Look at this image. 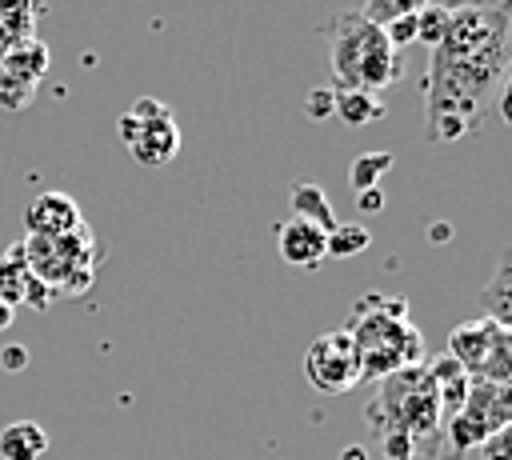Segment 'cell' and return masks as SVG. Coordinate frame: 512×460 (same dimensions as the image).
Wrapping results in <instances>:
<instances>
[{
    "instance_id": "cell-3",
    "label": "cell",
    "mask_w": 512,
    "mask_h": 460,
    "mask_svg": "<svg viewBox=\"0 0 512 460\" xmlns=\"http://www.w3.org/2000/svg\"><path fill=\"white\" fill-rule=\"evenodd\" d=\"M320 40H328V60H332V88H360V92H384L400 80L404 60L400 52L384 40V28L364 20L356 12H336L316 28Z\"/></svg>"
},
{
    "instance_id": "cell-29",
    "label": "cell",
    "mask_w": 512,
    "mask_h": 460,
    "mask_svg": "<svg viewBox=\"0 0 512 460\" xmlns=\"http://www.w3.org/2000/svg\"><path fill=\"white\" fill-rule=\"evenodd\" d=\"M356 208H360L364 216L384 212V188H364V192H356Z\"/></svg>"
},
{
    "instance_id": "cell-22",
    "label": "cell",
    "mask_w": 512,
    "mask_h": 460,
    "mask_svg": "<svg viewBox=\"0 0 512 460\" xmlns=\"http://www.w3.org/2000/svg\"><path fill=\"white\" fill-rule=\"evenodd\" d=\"M16 300H24L28 308H36V312H44L48 308V300H52V284H44L40 276H32V272H24V280H20V296Z\"/></svg>"
},
{
    "instance_id": "cell-24",
    "label": "cell",
    "mask_w": 512,
    "mask_h": 460,
    "mask_svg": "<svg viewBox=\"0 0 512 460\" xmlns=\"http://www.w3.org/2000/svg\"><path fill=\"white\" fill-rule=\"evenodd\" d=\"M384 40L400 52V48H408V44H416V16H400V20H388L384 24Z\"/></svg>"
},
{
    "instance_id": "cell-26",
    "label": "cell",
    "mask_w": 512,
    "mask_h": 460,
    "mask_svg": "<svg viewBox=\"0 0 512 460\" xmlns=\"http://www.w3.org/2000/svg\"><path fill=\"white\" fill-rule=\"evenodd\" d=\"M508 444H512V432L500 428V432H492V436L480 444V456H484V460H512V456H508Z\"/></svg>"
},
{
    "instance_id": "cell-1",
    "label": "cell",
    "mask_w": 512,
    "mask_h": 460,
    "mask_svg": "<svg viewBox=\"0 0 512 460\" xmlns=\"http://www.w3.org/2000/svg\"><path fill=\"white\" fill-rule=\"evenodd\" d=\"M508 88V48L500 52H428L424 72V136L448 144L472 136L496 112Z\"/></svg>"
},
{
    "instance_id": "cell-23",
    "label": "cell",
    "mask_w": 512,
    "mask_h": 460,
    "mask_svg": "<svg viewBox=\"0 0 512 460\" xmlns=\"http://www.w3.org/2000/svg\"><path fill=\"white\" fill-rule=\"evenodd\" d=\"M376 444H380L384 460H416V456H420V452H416V444H412L404 432H380V436H376Z\"/></svg>"
},
{
    "instance_id": "cell-18",
    "label": "cell",
    "mask_w": 512,
    "mask_h": 460,
    "mask_svg": "<svg viewBox=\"0 0 512 460\" xmlns=\"http://www.w3.org/2000/svg\"><path fill=\"white\" fill-rule=\"evenodd\" d=\"M392 164H396L392 152H364V156H356V160L348 164V184H352V192L380 188V180H384V172H388Z\"/></svg>"
},
{
    "instance_id": "cell-7",
    "label": "cell",
    "mask_w": 512,
    "mask_h": 460,
    "mask_svg": "<svg viewBox=\"0 0 512 460\" xmlns=\"http://www.w3.org/2000/svg\"><path fill=\"white\" fill-rule=\"evenodd\" d=\"M44 68H48V44L44 40L32 36V40L8 48L0 60V108H12V112L24 108L36 92Z\"/></svg>"
},
{
    "instance_id": "cell-28",
    "label": "cell",
    "mask_w": 512,
    "mask_h": 460,
    "mask_svg": "<svg viewBox=\"0 0 512 460\" xmlns=\"http://www.w3.org/2000/svg\"><path fill=\"white\" fill-rule=\"evenodd\" d=\"M0 368L12 372V376L24 372V368H28V348H24V344H4V348H0Z\"/></svg>"
},
{
    "instance_id": "cell-33",
    "label": "cell",
    "mask_w": 512,
    "mask_h": 460,
    "mask_svg": "<svg viewBox=\"0 0 512 460\" xmlns=\"http://www.w3.org/2000/svg\"><path fill=\"white\" fill-rule=\"evenodd\" d=\"M12 44H8V36H4V28H0V60H4V52H8Z\"/></svg>"
},
{
    "instance_id": "cell-32",
    "label": "cell",
    "mask_w": 512,
    "mask_h": 460,
    "mask_svg": "<svg viewBox=\"0 0 512 460\" xmlns=\"http://www.w3.org/2000/svg\"><path fill=\"white\" fill-rule=\"evenodd\" d=\"M8 324H12V304H4V300H0V332H4Z\"/></svg>"
},
{
    "instance_id": "cell-8",
    "label": "cell",
    "mask_w": 512,
    "mask_h": 460,
    "mask_svg": "<svg viewBox=\"0 0 512 460\" xmlns=\"http://www.w3.org/2000/svg\"><path fill=\"white\" fill-rule=\"evenodd\" d=\"M116 128H120V140L128 144V152L148 168H160L180 152V124L172 112H164L156 120H132L124 112Z\"/></svg>"
},
{
    "instance_id": "cell-2",
    "label": "cell",
    "mask_w": 512,
    "mask_h": 460,
    "mask_svg": "<svg viewBox=\"0 0 512 460\" xmlns=\"http://www.w3.org/2000/svg\"><path fill=\"white\" fill-rule=\"evenodd\" d=\"M344 332L352 336L360 372L368 380H384L400 368L424 364V336L412 324L404 296H376V292L360 296Z\"/></svg>"
},
{
    "instance_id": "cell-30",
    "label": "cell",
    "mask_w": 512,
    "mask_h": 460,
    "mask_svg": "<svg viewBox=\"0 0 512 460\" xmlns=\"http://www.w3.org/2000/svg\"><path fill=\"white\" fill-rule=\"evenodd\" d=\"M428 236H432V244H448L452 240V224H432Z\"/></svg>"
},
{
    "instance_id": "cell-19",
    "label": "cell",
    "mask_w": 512,
    "mask_h": 460,
    "mask_svg": "<svg viewBox=\"0 0 512 460\" xmlns=\"http://www.w3.org/2000/svg\"><path fill=\"white\" fill-rule=\"evenodd\" d=\"M368 244H372V236H368V228H364V224H336V228L328 232V240H324V256L348 260V256L364 252Z\"/></svg>"
},
{
    "instance_id": "cell-12",
    "label": "cell",
    "mask_w": 512,
    "mask_h": 460,
    "mask_svg": "<svg viewBox=\"0 0 512 460\" xmlns=\"http://www.w3.org/2000/svg\"><path fill=\"white\" fill-rule=\"evenodd\" d=\"M424 368H428L432 388H436V400H440V420H452V416L464 408V400H468V384H472V376H468L448 352L436 356V360H428Z\"/></svg>"
},
{
    "instance_id": "cell-11",
    "label": "cell",
    "mask_w": 512,
    "mask_h": 460,
    "mask_svg": "<svg viewBox=\"0 0 512 460\" xmlns=\"http://www.w3.org/2000/svg\"><path fill=\"white\" fill-rule=\"evenodd\" d=\"M460 412H468V416H472L476 424H484V432L492 436V432L508 428V416H512V392H508V384H492V380H476V376H472V384H468V400H464Z\"/></svg>"
},
{
    "instance_id": "cell-6",
    "label": "cell",
    "mask_w": 512,
    "mask_h": 460,
    "mask_svg": "<svg viewBox=\"0 0 512 460\" xmlns=\"http://www.w3.org/2000/svg\"><path fill=\"white\" fill-rule=\"evenodd\" d=\"M304 380L324 392V396H340V392H352L364 372H360V356H356V344L344 328L336 332H324L308 344L304 352Z\"/></svg>"
},
{
    "instance_id": "cell-10",
    "label": "cell",
    "mask_w": 512,
    "mask_h": 460,
    "mask_svg": "<svg viewBox=\"0 0 512 460\" xmlns=\"http://www.w3.org/2000/svg\"><path fill=\"white\" fill-rule=\"evenodd\" d=\"M324 240L328 232L300 220V216H288L280 228H276V248H280V260L292 264V268H316L324 260Z\"/></svg>"
},
{
    "instance_id": "cell-25",
    "label": "cell",
    "mask_w": 512,
    "mask_h": 460,
    "mask_svg": "<svg viewBox=\"0 0 512 460\" xmlns=\"http://www.w3.org/2000/svg\"><path fill=\"white\" fill-rule=\"evenodd\" d=\"M304 108H308V120H328L332 116V88H312Z\"/></svg>"
},
{
    "instance_id": "cell-31",
    "label": "cell",
    "mask_w": 512,
    "mask_h": 460,
    "mask_svg": "<svg viewBox=\"0 0 512 460\" xmlns=\"http://www.w3.org/2000/svg\"><path fill=\"white\" fill-rule=\"evenodd\" d=\"M340 460H368V452H364L360 444H352V448H344V452H340Z\"/></svg>"
},
{
    "instance_id": "cell-16",
    "label": "cell",
    "mask_w": 512,
    "mask_h": 460,
    "mask_svg": "<svg viewBox=\"0 0 512 460\" xmlns=\"http://www.w3.org/2000/svg\"><path fill=\"white\" fill-rule=\"evenodd\" d=\"M508 280H512V268H508V252H504V256H500V264H496V272H492V280H488V284H484V292H480V304H484V312H480V316H488V320H496V324H504V328H508V320H512Z\"/></svg>"
},
{
    "instance_id": "cell-9",
    "label": "cell",
    "mask_w": 512,
    "mask_h": 460,
    "mask_svg": "<svg viewBox=\"0 0 512 460\" xmlns=\"http://www.w3.org/2000/svg\"><path fill=\"white\" fill-rule=\"evenodd\" d=\"M24 224H28V236L60 240V236L76 232L84 220H80V208H76L72 196H64V192H40V196L24 208Z\"/></svg>"
},
{
    "instance_id": "cell-15",
    "label": "cell",
    "mask_w": 512,
    "mask_h": 460,
    "mask_svg": "<svg viewBox=\"0 0 512 460\" xmlns=\"http://www.w3.org/2000/svg\"><path fill=\"white\" fill-rule=\"evenodd\" d=\"M288 204H292V216H300V220H308V224H316V228H324V232L336 228L332 204H328V196H324L320 184H312V180H296L292 192H288Z\"/></svg>"
},
{
    "instance_id": "cell-27",
    "label": "cell",
    "mask_w": 512,
    "mask_h": 460,
    "mask_svg": "<svg viewBox=\"0 0 512 460\" xmlns=\"http://www.w3.org/2000/svg\"><path fill=\"white\" fill-rule=\"evenodd\" d=\"M164 112H172L164 100H156V96H140L132 108H128V116L132 120H156V116H164Z\"/></svg>"
},
{
    "instance_id": "cell-14",
    "label": "cell",
    "mask_w": 512,
    "mask_h": 460,
    "mask_svg": "<svg viewBox=\"0 0 512 460\" xmlns=\"http://www.w3.org/2000/svg\"><path fill=\"white\" fill-rule=\"evenodd\" d=\"M332 116H340L344 124L360 128V124L384 120V116H388V108H384V96H376V92H360V88H332Z\"/></svg>"
},
{
    "instance_id": "cell-4",
    "label": "cell",
    "mask_w": 512,
    "mask_h": 460,
    "mask_svg": "<svg viewBox=\"0 0 512 460\" xmlns=\"http://www.w3.org/2000/svg\"><path fill=\"white\" fill-rule=\"evenodd\" d=\"M372 432H404L420 456H440V400L432 388V376L424 364L400 368L384 380H376V392L364 408Z\"/></svg>"
},
{
    "instance_id": "cell-13",
    "label": "cell",
    "mask_w": 512,
    "mask_h": 460,
    "mask_svg": "<svg viewBox=\"0 0 512 460\" xmlns=\"http://www.w3.org/2000/svg\"><path fill=\"white\" fill-rule=\"evenodd\" d=\"M48 452V432L36 420H12L0 428V460H40Z\"/></svg>"
},
{
    "instance_id": "cell-20",
    "label": "cell",
    "mask_w": 512,
    "mask_h": 460,
    "mask_svg": "<svg viewBox=\"0 0 512 460\" xmlns=\"http://www.w3.org/2000/svg\"><path fill=\"white\" fill-rule=\"evenodd\" d=\"M424 4H432V0H364L360 16L384 28L388 20H400V16H416Z\"/></svg>"
},
{
    "instance_id": "cell-21",
    "label": "cell",
    "mask_w": 512,
    "mask_h": 460,
    "mask_svg": "<svg viewBox=\"0 0 512 460\" xmlns=\"http://www.w3.org/2000/svg\"><path fill=\"white\" fill-rule=\"evenodd\" d=\"M444 20H448V4H440V0H432V4H424V8L416 12V40H420L428 52L440 44Z\"/></svg>"
},
{
    "instance_id": "cell-17",
    "label": "cell",
    "mask_w": 512,
    "mask_h": 460,
    "mask_svg": "<svg viewBox=\"0 0 512 460\" xmlns=\"http://www.w3.org/2000/svg\"><path fill=\"white\" fill-rule=\"evenodd\" d=\"M36 12H44V0H0V28H4L12 48L32 40Z\"/></svg>"
},
{
    "instance_id": "cell-5",
    "label": "cell",
    "mask_w": 512,
    "mask_h": 460,
    "mask_svg": "<svg viewBox=\"0 0 512 460\" xmlns=\"http://www.w3.org/2000/svg\"><path fill=\"white\" fill-rule=\"evenodd\" d=\"M448 356L476 380L508 384V376H512V336L504 324H496L488 316L456 324L448 332Z\"/></svg>"
}]
</instances>
